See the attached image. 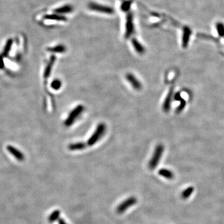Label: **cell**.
Returning a JSON list of instances; mask_svg holds the SVG:
<instances>
[{
  "instance_id": "obj_1",
  "label": "cell",
  "mask_w": 224,
  "mask_h": 224,
  "mask_svg": "<svg viewBox=\"0 0 224 224\" xmlns=\"http://www.w3.org/2000/svg\"><path fill=\"white\" fill-rule=\"evenodd\" d=\"M106 131V125L105 124L101 123H99L96 128L95 131L93 133L92 135L89 138L87 141V144L89 146H93L100 140V139L102 137L104 133Z\"/></svg>"
},
{
  "instance_id": "obj_2",
  "label": "cell",
  "mask_w": 224,
  "mask_h": 224,
  "mask_svg": "<svg viewBox=\"0 0 224 224\" xmlns=\"http://www.w3.org/2000/svg\"><path fill=\"white\" fill-rule=\"evenodd\" d=\"M163 151H164V147L162 145H159L156 147L153 155L148 164V167L151 170L154 169L157 167L159 162L160 161V159L162 157V153H163Z\"/></svg>"
},
{
  "instance_id": "obj_3",
  "label": "cell",
  "mask_w": 224,
  "mask_h": 224,
  "mask_svg": "<svg viewBox=\"0 0 224 224\" xmlns=\"http://www.w3.org/2000/svg\"><path fill=\"white\" fill-rule=\"evenodd\" d=\"M84 110V107L82 105H79L76 107L69 115L66 120L64 122V124L66 127L71 126L76 119L81 115Z\"/></svg>"
},
{
  "instance_id": "obj_4",
  "label": "cell",
  "mask_w": 224,
  "mask_h": 224,
  "mask_svg": "<svg viewBox=\"0 0 224 224\" xmlns=\"http://www.w3.org/2000/svg\"><path fill=\"white\" fill-rule=\"evenodd\" d=\"M137 202V199L135 197H130L127 200L121 202L116 208V212L118 214H122L125 212L128 208L135 205Z\"/></svg>"
},
{
  "instance_id": "obj_5",
  "label": "cell",
  "mask_w": 224,
  "mask_h": 224,
  "mask_svg": "<svg viewBox=\"0 0 224 224\" xmlns=\"http://www.w3.org/2000/svg\"><path fill=\"white\" fill-rule=\"evenodd\" d=\"M88 6L90 9L98 13H105V14H113L114 12L113 9L111 7L107 6H104L102 5H99L95 3H90Z\"/></svg>"
},
{
  "instance_id": "obj_6",
  "label": "cell",
  "mask_w": 224,
  "mask_h": 224,
  "mask_svg": "<svg viewBox=\"0 0 224 224\" xmlns=\"http://www.w3.org/2000/svg\"><path fill=\"white\" fill-rule=\"evenodd\" d=\"M135 32V28L133 24V16L132 13H129L127 17L126 22V31L125 37L129 38Z\"/></svg>"
},
{
  "instance_id": "obj_7",
  "label": "cell",
  "mask_w": 224,
  "mask_h": 224,
  "mask_svg": "<svg viewBox=\"0 0 224 224\" xmlns=\"http://www.w3.org/2000/svg\"><path fill=\"white\" fill-rule=\"evenodd\" d=\"M127 80L128 82L130 83L131 85L133 87V88L136 90H140L142 89V84L138 80V78L131 73H128L126 75Z\"/></svg>"
},
{
  "instance_id": "obj_8",
  "label": "cell",
  "mask_w": 224,
  "mask_h": 224,
  "mask_svg": "<svg viewBox=\"0 0 224 224\" xmlns=\"http://www.w3.org/2000/svg\"><path fill=\"white\" fill-rule=\"evenodd\" d=\"M191 34V29L188 27H185L184 29V32H183L182 40V45L184 48H186L188 47Z\"/></svg>"
},
{
  "instance_id": "obj_9",
  "label": "cell",
  "mask_w": 224,
  "mask_h": 224,
  "mask_svg": "<svg viewBox=\"0 0 224 224\" xmlns=\"http://www.w3.org/2000/svg\"><path fill=\"white\" fill-rule=\"evenodd\" d=\"M55 59H56V58L54 55L51 56L49 62L47 66H46L44 73V78H48L50 76L51 71H52V69L53 66H54V64L55 62Z\"/></svg>"
},
{
  "instance_id": "obj_10",
  "label": "cell",
  "mask_w": 224,
  "mask_h": 224,
  "mask_svg": "<svg viewBox=\"0 0 224 224\" xmlns=\"http://www.w3.org/2000/svg\"><path fill=\"white\" fill-rule=\"evenodd\" d=\"M172 96H173V90H171L170 92L168 93L167 97H166L163 105H162V109H163L164 112H169V110L170 109L171 103V100H172Z\"/></svg>"
},
{
  "instance_id": "obj_11",
  "label": "cell",
  "mask_w": 224,
  "mask_h": 224,
  "mask_svg": "<svg viewBox=\"0 0 224 224\" xmlns=\"http://www.w3.org/2000/svg\"><path fill=\"white\" fill-rule=\"evenodd\" d=\"M86 147L85 144L83 142H77L70 144L68 148L70 151H79L82 150Z\"/></svg>"
},
{
  "instance_id": "obj_12",
  "label": "cell",
  "mask_w": 224,
  "mask_h": 224,
  "mask_svg": "<svg viewBox=\"0 0 224 224\" xmlns=\"http://www.w3.org/2000/svg\"><path fill=\"white\" fill-rule=\"evenodd\" d=\"M131 43H132L133 47L135 48V51L138 53L143 54L145 52V49L144 47L139 43V42H138V40L136 39H133Z\"/></svg>"
},
{
  "instance_id": "obj_13",
  "label": "cell",
  "mask_w": 224,
  "mask_h": 224,
  "mask_svg": "<svg viewBox=\"0 0 224 224\" xmlns=\"http://www.w3.org/2000/svg\"><path fill=\"white\" fill-rule=\"evenodd\" d=\"M47 19L50 20H55L58 21H65L67 20V18L62 15H59L57 14H47L44 17Z\"/></svg>"
},
{
  "instance_id": "obj_14",
  "label": "cell",
  "mask_w": 224,
  "mask_h": 224,
  "mask_svg": "<svg viewBox=\"0 0 224 224\" xmlns=\"http://www.w3.org/2000/svg\"><path fill=\"white\" fill-rule=\"evenodd\" d=\"M159 175L164 177L168 179H173L174 178V174L170 170L167 169H161L158 171Z\"/></svg>"
},
{
  "instance_id": "obj_15",
  "label": "cell",
  "mask_w": 224,
  "mask_h": 224,
  "mask_svg": "<svg viewBox=\"0 0 224 224\" xmlns=\"http://www.w3.org/2000/svg\"><path fill=\"white\" fill-rule=\"evenodd\" d=\"M73 11V7L70 5H65L60 8H59L55 10V13L59 14H66L71 13Z\"/></svg>"
},
{
  "instance_id": "obj_16",
  "label": "cell",
  "mask_w": 224,
  "mask_h": 224,
  "mask_svg": "<svg viewBox=\"0 0 224 224\" xmlns=\"http://www.w3.org/2000/svg\"><path fill=\"white\" fill-rule=\"evenodd\" d=\"M8 150L14 156H16V158H17L18 160H20V161H22L24 159V156L23 154V153L21 152L18 151L17 149L12 147V146H9L8 147Z\"/></svg>"
},
{
  "instance_id": "obj_17",
  "label": "cell",
  "mask_w": 224,
  "mask_h": 224,
  "mask_svg": "<svg viewBox=\"0 0 224 224\" xmlns=\"http://www.w3.org/2000/svg\"><path fill=\"white\" fill-rule=\"evenodd\" d=\"M47 51L55 53H63L66 51V46L60 44L56 46H54L52 47H49L47 49Z\"/></svg>"
},
{
  "instance_id": "obj_18",
  "label": "cell",
  "mask_w": 224,
  "mask_h": 224,
  "mask_svg": "<svg viewBox=\"0 0 224 224\" xmlns=\"http://www.w3.org/2000/svg\"><path fill=\"white\" fill-rule=\"evenodd\" d=\"M194 189L192 186L186 188L185 190H184L182 191V192L181 194L182 198L183 199H187L188 198H189L191 196V194L194 192Z\"/></svg>"
},
{
  "instance_id": "obj_19",
  "label": "cell",
  "mask_w": 224,
  "mask_h": 224,
  "mask_svg": "<svg viewBox=\"0 0 224 224\" xmlns=\"http://www.w3.org/2000/svg\"><path fill=\"white\" fill-rule=\"evenodd\" d=\"M175 98H176V99L177 100H180V106L177 109V113H180L183 109L184 108V107L186 106V101H185L184 100H183L180 97V96L179 95V93H177L176 94V95L175 96Z\"/></svg>"
},
{
  "instance_id": "obj_20",
  "label": "cell",
  "mask_w": 224,
  "mask_h": 224,
  "mask_svg": "<svg viewBox=\"0 0 224 224\" xmlns=\"http://www.w3.org/2000/svg\"><path fill=\"white\" fill-rule=\"evenodd\" d=\"M60 212L59 210L54 211L49 215V217L48 218L49 222H51V223H52V222H54L56 221L59 218V217L60 216Z\"/></svg>"
},
{
  "instance_id": "obj_21",
  "label": "cell",
  "mask_w": 224,
  "mask_h": 224,
  "mask_svg": "<svg viewBox=\"0 0 224 224\" xmlns=\"http://www.w3.org/2000/svg\"><path fill=\"white\" fill-rule=\"evenodd\" d=\"M51 87L54 90H58L62 87V82L59 79H54L51 82Z\"/></svg>"
},
{
  "instance_id": "obj_22",
  "label": "cell",
  "mask_w": 224,
  "mask_h": 224,
  "mask_svg": "<svg viewBox=\"0 0 224 224\" xmlns=\"http://www.w3.org/2000/svg\"><path fill=\"white\" fill-rule=\"evenodd\" d=\"M132 3H133V2L131 1V0H128V1L124 2L123 3H122L121 6L122 11H128L130 9Z\"/></svg>"
},
{
  "instance_id": "obj_23",
  "label": "cell",
  "mask_w": 224,
  "mask_h": 224,
  "mask_svg": "<svg viewBox=\"0 0 224 224\" xmlns=\"http://www.w3.org/2000/svg\"><path fill=\"white\" fill-rule=\"evenodd\" d=\"M217 32L220 36H224V26L222 23H217Z\"/></svg>"
},
{
  "instance_id": "obj_24",
  "label": "cell",
  "mask_w": 224,
  "mask_h": 224,
  "mask_svg": "<svg viewBox=\"0 0 224 224\" xmlns=\"http://www.w3.org/2000/svg\"><path fill=\"white\" fill-rule=\"evenodd\" d=\"M58 223H59V224H67L65 222V220L64 219H63V218H59V221H58Z\"/></svg>"
}]
</instances>
